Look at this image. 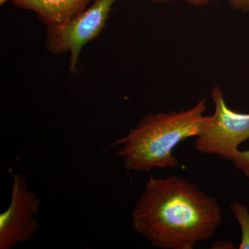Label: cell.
I'll list each match as a JSON object with an SVG mask.
<instances>
[{
  "mask_svg": "<svg viewBox=\"0 0 249 249\" xmlns=\"http://www.w3.org/2000/svg\"><path fill=\"white\" fill-rule=\"evenodd\" d=\"M222 222L217 201L177 175L149 178L132 212L134 231L161 249H193Z\"/></svg>",
  "mask_w": 249,
  "mask_h": 249,
  "instance_id": "6da1fadb",
  "label": "cell"
},
{
  "mask_svg": "<svg viewBox=\"0 0 249 249\" xmlns=\"http://www.w3.org/2000/svg\"><path fill=\"white\" fill-rule=\"evenodd\" d=\"M206 110V101L202 98L187 110L147 114L110 147L123 145L116 157L124 160L127 171L173 169L178 165L174 149L186 139L199 136L209 124L211 116L205 115Z\"/></svg>",
  "mask_w": 249,
  "mask_h": 249,
  "instance_id": "7a4b0ae2",
  "label": "cell"
},
{
  "mask_svg": "<svg viewBox=\"0 0 249 249\" xmlns=\"http://www.w3.org/2000/svg\"><path fill=\"white\" fill-rule=\"evenodd\" d=\"M214 111L209 124L196 137L195 147L204 155H217L231 161L242 142L249 139V114L232 110L219 87L211 90Z\"/></svg>",
  "mask_w": 249,
  "mask_h": 249,
  "instance_id": "3957f363",
  "label": "cell"
},
{
  "mask_svg": "<svg viewBox=\"0 0 249 249\" xmlns=\"http://www.w3.org/2000/svg\"><path fill=\"white\" fill-rule=\"evenodd\" d=\"M116 0H95L93 4L70 22L47 27V50L54 54L70 53L75 71L82 49L99 35Z\"/></svg>",
  "mask_w": 249,
  "mask_h": 249,
  "instance_id": "277c9868",
  "label": "cell"
},
{
  "mask_svg": "<svg viewBox=\"0 0 249 249\" xmlns=\"http://www.w3.org/2000/svg\"><path fill=\"white\" fill-rule=\"evenodd\" d=\"M11 202L0 214V249H10L30 240L38 227L34 214L40 201L28 190L26 178L20 173L12 175Z\"/></svg>",
  "mask_w": 249,
  "mask_h": 249,
  "instance_id": "5b68a950",
  "label": "cell"
},
{
  "mask_svg": "<svg viewBox=\"0 0 249 249\" xmlns=\"http://www.w3.org/2000/svg\"><path fill=\"white\" fill-rule=\"evenodd\" d=\"M19 9L37 15L47 27L61 25L82 14L90 0H13Z\"/></svg>",
  "mask_w": 249,
  "mask_h": 249,
  "instance_id": "8992f818",
  "label": "cell"
},
{
  "mask_svg": "<svg viewBox=\"0 0 249 249\" xmlns=\"http://www.w3.org/2000/svg\"><path fill=\"white\" fill-rule=\"evenodd\" d=\"M230 209L241 229V240L238 249H249V210L239 202H232Z\"/></svg>",
  "mask_w": 249,
  "mask_h": 249,
  "instance_id": "52a82bcc",
  "label": "cell"
},
{
  "mask_svg": "<svg viewBox=\"0 0 249 249\" xmlns=\"http://www.w3.org/2000/svg\"><path fill=\"white\" fill-rule=\"evenodd\" d=\"M237 169L240 170L249 178V150H239L231 160Z\"/></svg>",
  "mask_w": 249,
  "mask_h": 249,
  "instance_id": "ba28073f",
  "label": "cell"
},
{
  "mask_svg": "<svg viewBox=\"0 0 249 249\" xmlns=\"http://www.w3.org/2000/svg\"><path fill=\"white\" fill-rule=\"evenodd\" d=\"M229 1L232 9L244 14H249V0H229Z\"/></svg>",
  "mask_w": 249,
  "mask_h": 249,
  "instance_id": "9c48e42d",
  "label": "cell"
},
{
  "mask_svg": "<svg viewBox=\"0 0 249 249\" xmlns=\"http://www.w3.org/2000/svg\"><path fill=\"white\" fill-rule=\"evenodd\" d=\"M152 1L157 3H167L173 1L174 0H152ZM186 1L188 4L194 6H203L210 4L213 0H186Z\"/></svg>",
  "mask_w": 249,
  "mask_h": 249,
  "instance_id": "30bf717a",
  "label": "cell"
},
{
  "mask_svg": "<svg viewBox=\"0 0 249 249\" xmlns=\"http://www.w3.org/2000/svg\"><path fill=\"white\" fill-rule=\"evenodd\" d=\"M211 249H235V245L231 241H216L213 244Z\"/></svg>",
  "mask_w": 249,
  "mask_h": 249,
  "instance_id": "8fae6325",
  "label": "cell"
},
{
  "mask_svg": "<svg viewBox=\"0 0 249 249\" xmlns=\"http://www.w3.org/2000/svg\"><path fill=\"white\" fill-rule=\"evenodd\" d=\"M10 1V0H0V4H4L6 1Z\"/></svg>",
  "mask_w": 249,
  "mask_h": 249,
  "instance_id": "7c38bea8",
  "label": "cell"
}]
</instances>
